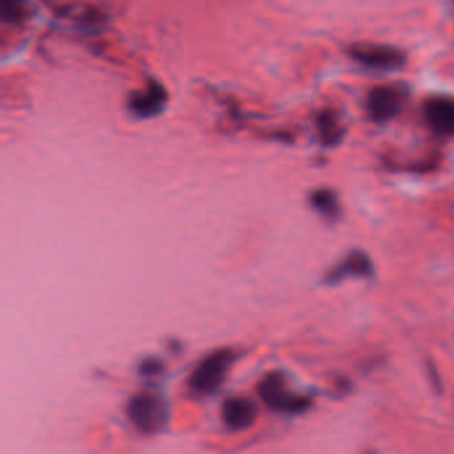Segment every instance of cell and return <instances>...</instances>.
Instances as JSON below:
<instances>
[{
    "mask_svg": "<svg viewBox=\"0 0 454 454\" xmlns=\"http://www.w3.org/2000/svg\"><path fill=\"white\" fill-rule=\"evenodd\" d=\"M234 360V352L229 350H219L211 353L192 372L189 377L192 389L203 395L215 392L223 384Z\"/></svg>",
    "mask_w": 454,
    "mask_h": 454,
    "instance_id": "1",
    "label": "cell"
},
{
    "mask_svg": "<svg viewBox=\"0 0 454 454\" xmlns=\"http://www.w3.org/2000/svg\"><path fill=\"white\" fill-rule=\"evenodd\" d=\"M127 414L132 424L142 433H155L167 419V409L158 396L139 393L129 400Z\"/></svg>",
    "mask_w": 454,
    "mask_h": 454,
    "instance_id": "2",
    "label": "cell"
},
{
    "mask_svg": "<svg viewBox=\"0 0 454 454\" xmlns=\"http://www.w3.org/2000/svg\"><path fill=\"white\" fill-rule=\"evenodd\" d=\"M258 395L266 405L281 412L305 411L310 406V400L288 392L284 379L279 373H271L258 384Z\"/></svg>",
    "mask_w": 454,
    "mask_h": 454,
    "instance_id": "3",
    "label": "cell"
},
{
    "mask_svg": "<svg viewBox=\"0 0 454 454\" xmlns=\"http://www.w3.org/2000/svg\"><path fill=\"white\" fill-rule=\"evenodd\" d=\"M350 57L366 67L374 70H395L405 62V57L398 50L376 44H358L350 47Z\"/></svg>",
    "mask_w": 454,
    "mask_h": 454,
    "instance_id": "4",
    "label": "cell"
},
{
    "mask_svg": "<svg viewBox=\"0 0 454 454\" xmlns=\"http://www.w3.org/2000/svg\"><path fill=\"white\" fill-rule=\"evenodd\" d=\"M405 102V92L400 87L380 86L368 96V112L373 120L384 121L397 115Z\"/></svg>",
    "mask_w": 454,
    "mask_h": 454,
    "instance_id": "5",
    "label": "cell"
},
{
    "mask_svg": "<svg viewBox=\"0 0 454 454\" xmlns=\"http://www.w3.org/2000/svg\"><path fill=\"white\" fill-rule=\"evenodd\" d=\"M424 113L432 129L454 136V97H432L425 103Z\"/></svg>",
    "mask_w": 454,
    "mask_h": 454,
    "instance_id": "6",
    "label": "cell"
},
{
    "mask_svg": "<svg viewBox=\"0 0 454 454\" xmlns=\"http://www.w3.org/2000/svg\"><path fill=\"white\" fill-rule=\"evenodd\" d=\"M258 416V408L250 398H228L223 404V419L232 430H242L250 427Z\"/></svg>",
    "mask_w": 454,
    "mask_h": 454,
    "instance_id": "7",
    "label": "cell"
},
{
    "mask_svg": "<svg viewBox=\"0 0 454 454\" xmlns=\"http://www.w3.org/2000/svg\"><path fill=\"white\" fill-rule=\"evenodd\" d=\"M373 273V265L371 258L363 252H353L342 261L339 266L331 271L327 277V281L336 282L345 277H368Z\"/></svg>",
    "mask_w": 454,
    "mask_h": 454,
    "instance_id": "8",
    "label": "cell"
},
{
    "mask_svg": "<svg viewBox=\"0 0 454 454\" xmlns=\"http://www.w3.org/2000/svg\"><path fill=\"white\" fill-rule=\"evenodd\" d=\"M165 102V94L159 86L148 87L137 92L129 100V108L139 116H150L157 113Z\"/></svg>",
    "mask_w": 454,
    "mask_h": 454,
    "instance_id": "9",
    "label": "cell"
},
{
    "mask_svg": "<svg viewBox=\"0 0 454 454\" xmlns=\"http://www.w3.org/2000/svg\"><path fill=\"white\" fill-rule=\"evenodd\" d=\"M312 204L319 212L323 213L327 218H336L340 211L339 203H337L334 192L327 191V189L315 192L312 195Z\"/></svg>",
    "mask_w": 454,
    "mask_h": 454,
    "instance_id": "10",
    "label": "cell"
},
{
    "mask_svg": "<svg viewBox=\"0 0 454 454\" xmlns=\"http://www.w3.org/2000/svg\"><path fill=\"white\" fill-rule=\"evenodd\" d=\"M319 129H320L321 137L327 144H334L340 139V129L337 127L336 119L329 112L321 116L319 120Z\"/></svg>",
    "mask_w": 454,
    "mask_h": 454,
    "instance_id": "11",
    "label": "cell"
},
{
    "mask_svg": "<svg viewBox=\"0 0 454 454\" xmlns=\"http://www.w3.org/2000/svg\"><path fill=\"white\" fill-rule=\"evenodd\" d=\"M22 0H0V12L4 22H17L23 15Z\"/></svg>",
    "mask_w": 454,
    "mask_h": 454,
    "instance_id": "12",
    "label": "cell"
},
{
    "mask_svg": "<svg viewBox=\"0 0 454 454\" xmlns=\"http://www.w3.org/2000/svg\"><path fill=\"white\" fill-rule=\"evenodd\" d=\"M160 371H162V363L154 360V358L142 361V366H140V372L145 374V376H154V374L159 373Z\"/></svg>",
    "mask_w": 454,
    "mask_h": 454,
    "instance_id": "13",
    "label": "cell"
}]
</instances>
